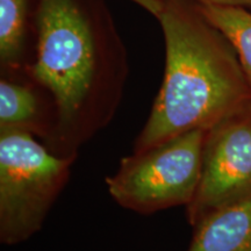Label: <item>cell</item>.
Segmentation results:
<instances>
[{"instance_id": "9c48e42d", "label": "cell", "mask_w": 251, "mask_h": 251, "mask_svg": "<svg viewBox=\"0 0 251 251\" xmlns=\"http://www.w3.org/2000/svg\"><path fill=\"white\" fill-rule=\"evenodd\" d=\"M197 5L233 46L251 85V12L246 7Z\"/></svg>"}, {"instance_id": "8fae6325", "label": "cell", "mask_w": 251, "mask_h": 251, "mask_svg": "<svg viewBox=\"0 0 251 251\" xmlns=\"http://www.w3.org/2000/svg\"><path fill=\"white\" fill-rule=\"evenodd\" d=\"M131 1L141 6L156 19L161 14L163 8V0H131Z\"/></svg>"}, {"instance_id": "5b68a950", "label": "cell", "mask_w": 251, "mask_h": 251, "mask_svg": "<svg viewBox=\"0 0 251 251\" xmlns=\"http://www.w3.org/2000/svg\"><path fill=\"white\" fill-rule=\"evenodd\" d=\"M251 194V106L220 121L207 131L201 176L186 206L188 222Z\"/></svg>"}, {"instance_id": "3957f363", "label": "cell", "mask_w": 251, "mask_h": 251, "mask_svg": "<svg viewBox=\"0 0 251 251\" xmlns=\"http://www.w3.org/2000/svg\"><path fill=\"white\" fill-rule=\"evenodd\" d=\"M75 158L59 156L33 134L0 129V241L15 246L36 234L71 174Z\"/></svg>"}, {"instance_id": "ba28073f", "label": "cell", "mask_w": 251, "mask_h": 251, "mask_svg": "<svg viewBox=\"0 0 251 251\" xmlns=\"http://www.w3.org/2000/svg\"><path fill=\"white\" fill-rule=\"evenodd\" d=\"M39 0H0V64L6 74L26 71L29 34Z\"/></svg>"}, {"instance_id": "30bf717a", "label": "cell", "mask_w": 251, "mask_h": 251, "mask_svg": "<svg viewBox=\"0 0 251 251\" xmlns=\"http://www.w3.org/2000/svg\"><path fill=\"white\" fill-rule=\"evenodd\" d=\"M199 5L230 6V7H251V0H191Z\"/></svg>"}, {"instance_id": "277c9868", "label": "cell", "mask_w": 251, "mask_h": 251, "mask_svg": "<svg viewBox=\"0 0 251 251\" xmlns=\"http://www.w3.org/2000/svg\"><path fill=\"white\" fill-rule=\"evenodd\" d=\"M206 129H194L122 158L106 178L115 202L140 214L187 206L201 176Z\"/></svg>"}, {"instance_id": "52a82bcc", "label": "cell", "mask_w": 251, "mask_h": 251, "mask_svg": "<svg viewBox=\"0 0 251 251\" xmlns=\"http://www.w3.org/2000/svg\"><path fill=\"white\" fill-rule=\"evenodd\" d=\"M24 83L2 75L0 80V129L28 131L47 141L54 128L55 118L46 114L42 97L35 81Z\"/></svg>"}, {"instance_id": "7a4b0ae2", "label": "cell", "mask_w": 251, "mask_h": 251, "mask_svg": "<svg viewBox=\"0 0 251 251\" xmlns=\"http://www.w3.org/2000/svg\"><path fill=\"white\" fill-rule=\"evenodd\" d=\"M157 20L165 42L164 78L133 152L209 130L251 106V85L236 51L196 2L163 0Z\"/></svg>"}, {"instance_id": "8992f818", "label": "cell", "mask_w": 251, "mask_h": 251, "mask_svg": "<svg viewBox=\"0 0 251 251\" xmlns=\"http://www.w3.org/2000/svg\"><path fill=\"white\" fill-rule=\"evenodd\" d=\"M187 251H251V194L203 216Z\"/></svg>"}, {"instance_id": "6da1fadb", "label": "cell", "mask_w": 251, "mask_h": 251, "mask_svg": "<svg viewBox=\"0 0 251 251\" xmlns=\"http://www.w3.org/2000/svg\"><path fill=\"white\" fill-rule=\"evenodd\" d=\"M35 37V57L25 72L55 108L46 146L76 159L117 114L129 70L127 49L105 0H39Z\"/></svg>"}]
</instances>
